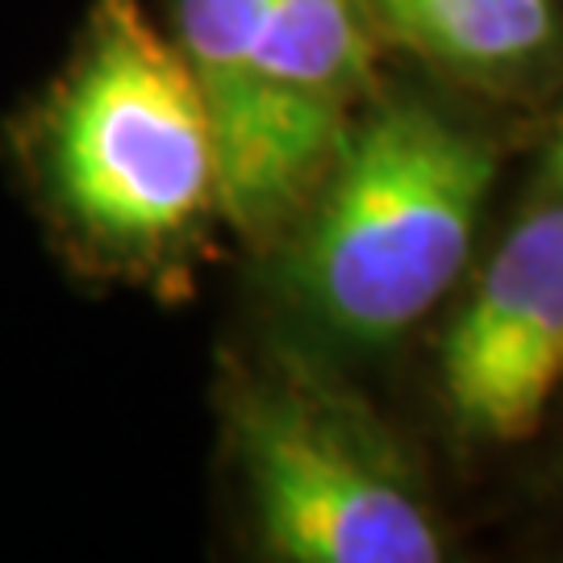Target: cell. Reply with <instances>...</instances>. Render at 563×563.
Here are the masks:
<instances>
[{"label": "cell", "mask_w": 563, "mask_h": 563, "mask_svg": "<svg viewBox=\"0 0 563 563\" xmlns=\"http://www.w3.org/2000/svg\"><path fill=\"white\" fill-rule=\"evenodd\" d=\"M25 163L63 242L113 272L180 260L222 213L201 84L142 0H97L30 118Z\"/></svg>", "instance_id": "obj_1"}, {"label": "cell", "mask_w": 563, "mask_h": 563, "mask_svg": "<svg viewBox=\"0 0 563 563\" xmlns=\"http://www.w3.org/2000/svg\"><path fill=\"white\" fill-rule=\"evenodd\" d=\"M363 21L455 76H509L555 42V0H355Z\"/></svg>", "instance_id": "obj_5"}, {"label": "cell", "mask_w": 563, "mask_h": 563, "mask_svg": "<svg viewBox=\"0 0 563 563\" xmlns=\"http://www.w3.org/2000/svg\"><path fill=\"white\" fill-rule=\"evenodd\" d=\"M547 180L555 184L563 197V121L560 130H555V139H551V151H547Z\"/></svg>", "instance_id": "obj_6"}, {"label": "cell", "mask_w": 563, "mask_h": 563, "mask_svg": "<svg viewBox=\"0 0 563 563\" xmlns=\"http://www.w3.org/2000/svg\"><path fill=\"white\" fill-rule=\"evenodd\" d=\"M222 422L272 560H443V534L397 443L334 376L292 355L225 360Z\"/></svg>", "instance_id": "obj_3"}, {"label": "cell", "mask_w": 563, "mask_h": 563, "mask_svg": "<svg viewBox=\"0 0 563 563\" xmlns=\"http://www.w3.org/2000/svg\"><path fill=\"white\" fill-rule=\"evenodd\" d=\"M563 384V205L514 225L443 342L455 422L488 443H522Z\"/></svg>", "instance_id": "obj_4"}, {"label": "cell", "mask_w": 563, "mask_h": 563, "mask_svg": "<svg viewBox=\"0 0 563 563\" xmlns=\"http://www.w3.org/2000/svg\"><path fill=\"white\" fill-rule=\"evenodd\" d=\"M493 176V151L430 104L346 125L288 255L292 297L342 339L405 334L460 276Z\"/></svg>", "instance_id": "obj_2"}]
</instances>
